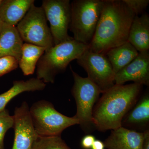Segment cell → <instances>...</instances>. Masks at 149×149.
<instances>
[{"label": "cell", "mask_w": 149, "mask_h": 149, "mask_svg": "<svg viewBox=\"0 0 149 149\" xmlns=\"http://www.w3.org/2000/svg\"><path fill=\"white\" fill-rule=\"evenodd\" d=\"M77 61L87 72L88 78L100 88L102 94L115 85V73L104 54L93 52L88 48Z\"/></svg>", "instance_id": "cell-8"}, {"label": "cell", "mask_w": 149, "mask_h": 149, "mask_svg": "<svg viewBox=\"0 0 149 149\" xmlns=\"http://www.w3.org/2000/svg\"><path fill=\"white\" fill-rule=\"evenodd\" d=\"M103 4V0H74L71 2L69 29L74 40L87 45H90Z\"/></svg>", "instance_id": "cell-4"}, {"label": "cell", "mask_w": 149, "mask_h": 149, "mask_svg": "<svg viewBox=\"0 0 149 149\" xmlns=\"http://www.w3.org/2000/svg\"><path fill=\"white\" fill-rule=\"evenodd\" d=\"M33 126L40 137L61 136L67 128L79 124L76 118L70 117L59 112L50 102L42 100L29 108Z\"/></svg>", "instance_id": "cell-5"}, {"label": "cell", "mask_w": 149, "mask_h": 149, "mask_svg": "<svg viewBox=\"0 0 149 149\" xmlns=\"http://www.w3.org/2000/svg\"><path fill=\"white\" fill-rule=\"evenodd\" d=\"M74 80L71 93L74 97L77 112L74 116L84 131H88L94 126L93 111L95 104L102 93L100 88L87 77H81L70 66Z\"/></svg>", "instance_id": "cell-6"}, {"label": "cell", "mask_w": 149, "mask_h": 149, "mask_svg": "<svg viewBox=\"0 0 149 149\" xmlns=\"http://www.w3.org/2000/svg\"><path fill=\"white\" fill-rule=\"evenodd\" d=\"M46 86L45 83L42 80L37 77L31 78L26 81H13L12 87L0 95V112L5 109L8 104L19 94L24 92L43 91Z\"/></svg>", "instance_id": "cell-17"}, {"label": "cell", "mask_w": 149, "mask_h": 149, "mask_svg": "<svg viewBox=\"0 0 149 149\" xmlns=\"http://www.w3.org/2000/svg\"><path fill=\"white\" fill-rule=\"evenodd\" d=\"M14 140L12 149H32L39 136L35 131L26 102L15 109Z\"/></svg>", "instance_id": "cell-10"}, {"label": "cell", "mask_w": 149, "mask_h": 149, "mask_svg": "<svg viewBox=\"0 0 149 149\" xmlns=\"http://www.w3.org/2000/svg\"><path fill=\"white\" fill-rule=\"evenodd\" d=\"M3 22L0 19V33H1V30L3 24Z\"/></svg>", "instance_id": "cell-27"}, {"label": "cell", "mask_w": 149, "mask_h": 149, "mask_svg": "<svg viewBox=\"0 0 149 149\" xmlns=\"http://www.w3.org/2000/svg\"><path fill=\"white\" fill-rule=\"evenodd\" d=\"M144 139L142 149H149V130H144Z\"/></svg>", "instance_id": "cell-25"}, {"label": "cell", "mask_w": 149, "mask_h": 149, "mask_svg": "<svg viewBox=\"0 0 149 149\" xmlns=\"http://www.w3.org/2000/svg\"><path fill=\"white\" fill-rule=\"evenodd\" d=\"M128 81L149 86V51L139 52L135 59L116 74L115 85H124Z\"/></svg>", "instance_id": "cell-11"}, {"label": "cell", "mask_w": 149, "mask_h": 149, "mask_svg": "<svg viewBox=\"0 0 149 149\" xmlns=\"http://www.w3.org/2000/svg\"><path fill=\"white\" fill-rule=\"evenodd\" d=\"M95 138L91 135H88L84 136L81 141V146L85 149H90L92 148Z\"/></svg>", "instance_id": "cell-24"}, {"label": "cell", "mask_w": 149, "mask_h": 149, "mask_svg": "<svg viewBox=\"0 0 149 149\" xmlns=\"http://www.w3.org/2000/svg\"><path fill=\"white\" fill-rule=\"evenodd\" d=\"M32 149H70L61 136L40 137Z\"/></svg>", "instance_id": "cell-20"}, {"label": "cell", "mask_w": 149, "mask_h": 149, "mask_svg": "<svg viewBox=\"0 0 149 149\" xmlns=\"http://www.w3.org/2000/svg\"><path fill=\"white\" fill-rule=\"evenodd\" d=\"M14 118L8 110L5 109L0 112V149H4L5 136L10 129L13 128Z\"/></svg>", "instance_id": "cell-21"}, {"label": "cell", "mask_w": 149, "mask_h": 149, "mask_svg": "<svg viewBox=\"0 0 149 149\" xmlns=\"http://www.w3.org/2000/svg\"><path fill=\"white\" fill-rule=\"evenodd\" d=\"M23 44L16 27L3 23L0 33V58L10 56L19 61Z\"/></svg>", "instance_id": "cell-13"}, {"label": "cell", "mask_w": 149, "mask_h": 149, "mask_svg": "<svg viewBox=\"0 0 149 149\" xmlns=\"http://www.w3.org/2000/svg\"><path fill=\"white\" fill-rule=\"evenodd\" d=\"M143 132L121 126L112 130L104 143L108 149H142Z\"/></svg>", "instance_id": "cell-12"}, {"label": "cell", "mask_w": 149, "mask_h": 149, "mask_svg": "<svg viewBox=\"0 0 149 149\" xmlns=\"http://www.w3.org/2000/svg\"><path fill=\"white\" fill-rule=\"evenodd\" d=\"M2 0H0V4L2 2Z\"/></svg>", "instance_id": "cell-28"}, {"label": "cell", "mask_w": 149, "mask_h": 149, "mask_svg": "<svg viewBox=\"0 0 149 149\" xmlns=\"http://www.w3.org/2000/svg\"><path fill=\"white\" fill-rule=\"evenodd\" d=\"M149 122V94L147 91L123 119L122 126L145 127Z\"/></svg>", "instance_id": "cell-16"}, {"label": "cell", "mask_w": 149, "mask_h": 149, "mask_svg": "<svg viewBox=\"0 0 149 149\" xmlns=\"http://www.w3.org/2000/svg\"><path fill=\"white\" fill-rule=\"evenodd\" d=\"M105 146L103 142L98 140H95L93 144L92 149H104Z\"/></svg>", "instance_id": "cell-26"}, {"label": "cell", "mask_w": 149, "mask_h": 149, "mask_svg": "<svg viewBox=\"0 0 149 149\" xmlns=\"http://www.w3.org/2000/svg\"><path fill=\"white\" fill-rule=\"evenodd\" d=\"M88 48V45L72 39L45 51L37 63V78L45 84L54 83L56 76L64 72L69 63L79 58Z\"/></svg>", "instance_id": "cell-3"}, {"label": "cell", "mask_w": 149, "mask_h": 149, "mask_svg": "<svg viewBox=\"0 0 149 149\" xmlns=\"http://www.w3.org/2000/svg\"><path fill=\"white\" fill-rule=\"evenodd\" d=\"M34 3V0H2L0 4V19L15 27Z\"/></svg>", "instance_id": "cell-14"}, {"label": "cell", "mask_w": 149, "mask_h": 149, "mask_svg": "<svg viewBox=\"0 0 149 149\" xmlns=\"http://www.w3.org/2000/svg\"><path fill=\"white\" fill-rule=\"evenodd\" d=\"M45 51V48L42 47L27 43L23 44L19 65L24 75L34 73L37 63Z\"/></svg>", "instance_id": "cell-19"}, {"label": "cell", "mask_w": 149, "mask_h": 149, "mask_svg": "<svg viewBox=\"0 0 149 149\" xmlns=\"http://www.w3.org/2000/svg\"><path fill=\"white\" fill-rule=\"evenodd\" d=\"M135 14L138 15L146 9L149 3V0H123Z\"/></svg>", "instance_id": "cell-23"}, {"label": "cell", "mask_w": 149, "mask_h": 149, "mask_svg": "<svg viewBox=\"0 0 149 149\" xmlns=\"http://www.w3.org/2000/svg\"><path fill=\"white\" fill-rule=\"evenodd\" d=\"M42 7L49 22L54 45L73 39L68 34L71 21L69 0H44Z\"/></svg>", "instance_id": "cell-9"}, {"label": "cell", "mask_w": 149, "mask_h": 149, "mask_svg": "<svg viewBox=\"0 0 149 149\" xmlns=\"http://www.w3.org/2000/svg\"><path fill=\"white\" fill-rule=\"evenodd\" d=\"M19 61L10 56L0 58V77L11 72L18 68Z\"/></svg>", "instance_id": "cell-22"}, {"label": "cell", "mask_w": 149, "mask_h": 149, "mask_svg": "<svg viewBox=\"0 0 149 149\" xmlns=\"http://www.w3.org/2000/svg\"><path fill=\"white\" fill-rule=\"evenodd\" d=\"M45 12L41 7L33 4L16 28L23 42L45 48L54 46Z\"/></svg>", "instance_id": "cell-7"}, {"label": "cell", "mask_w": 149, "mask_h": 149, "mask_svg": "<svg viewBox=\"0 0 149 149\" xmlns=\"http://www.w3.org/2000/svg\"><path fill=\"white\" fill-rule=\"evenodd\" d=\"M101 14L88 48L104 54L128 42L135 14L123 0H103Z\"/></svg>", "instance_id": "cell-1"}, {"label": "cell", "mask_w": 149, "mask_h": 149, "mask_svg": "<svg viewBox=\"0 0 149 149\" xmlns=\"http://www.w3.org/2000/svg\"><path fill=\"white\" fill-rule=\"evenodd\" d=\"M128 42L139 52L149 51V16L143 13L141 16L136 15L130 27Z\"/></svg>", "instance_id": "cell-15"}, {"label": "cell", "mask_w": 149, "mask_h": 149, "mask_svg": "<svg viewBox=\"0 0 149 149\" xmlns=\"http://www.w3.org/2000/svg\"><path fill=\"white\" fill-rule=\"evenodd\" d=\"M106 54L116 74L135 59L139 52L130 43L127 42L110 49Z\"/></svg>", "instance_id": "cell-18"}, {"label": "cell", "mask_w": 149, "mask_h": 149, "mask_svg": "<svg viewBox=\"0 0 149 149\" xmlns=\"http://www.w3.org/2000/svg\"><path fill=\"white\" fill-rule=\"evenodd\" d=\"M143 85H115L102 93L93 111L94 127L100 131L122 126L123 118L137 102Z\"/></svg>", "instance_id": "cell-2"}]
</instances>
